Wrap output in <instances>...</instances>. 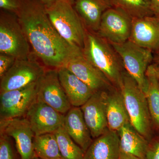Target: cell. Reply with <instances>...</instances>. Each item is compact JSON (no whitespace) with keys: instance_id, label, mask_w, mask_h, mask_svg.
I'll return each mask as SVG.
<instances>
[{"instance_id":"8d00e7d4","label":"cell","mask_w":159,"mask_h":159,"mask_svg":"<svg viewBox=\"0 0 159 159\" xmlns=\"http://www.w3.org/2000/svg\"></svg>"},{"instance_id":"52a82bcc","label":"cell","mask_w":159,"mask_h":159,"mask_svg":"<svg viewBox=\"0 0 159 159\" xmlns=\"http://www.w3.org/2000/svg\"><path fill=\"white\" fill-rule=\"evenodd\" d=\"M32 54L25 59H16L11 68L1 78L0 92L17 89L37 82L46 69Z\"/></svg>"},{"instance_id":"1f68e13d","label":"cell","mask_w":159,"mask_h":159,"mask_svg":"<svg viewBox=\"0 0 159 159\" xmlns=\"http://www.w3.org/2000/svg\"><path fill=\"white\" fill-rule=\"evenodd\" d=\"M140 159L132 155L120 152V159Z\"/></svg>"},{"instance_id":"6da1fadb","label":"cell","mask_w":159,"mask_h":159,"mask_svg":"<svg viewBox=\"0 0 159 159\" xmlns=\"http://www.w3.org/2000/svg\"><path fill=\"white\" fill-rule=\"evenodd\" d=\"M33 53L46 66L64 67L76 48L62 38L52 25L39 0H20L16 13Z\"/></svg>"},{"instance_id":"f1b7e54d","label":"cell","mask_w":159,"mask_h":159,"mask_svg":"<svg viewBox=\"0 0 159 159\" xmlns=\"http://www.w3.org/2000/svg\"><path fill=\"white\" fill-rule=\"evenodd\" d=\"M20 0H0V8L2 10L16 14L20 8Z\"/></svg>"},{"instance_id":"e575fe53","label":"cell","mask_w":159,"mask_h":159,"mask_svg":"<svg viewBox=\"0 0 159 159\" xmlns=\"http://www.w3.org/2000/svg\"><path fill=\"white\" fill-rule=\"evenodd\" d=\"M154 54H155V55H159V49L155 53H154Z\"/></svg>"},{"instance_id":"8fae6325","label":"cell","mask_w":159,"mask_h":159,"mask_svg":"<svg viewBox=\"0 0 159 159\" xmlns=\"http://www.w3.org/2000/svg\"><path fill=\"white\" fill-rule=\"evenodd\" d=\"M37 98L63 115L72 107L60 82L57 69L46 70L39 80Z\"/></svg>"},{"instance_id":"8992f818","label":"cell","mask_w":159,"mask_h":159,"mask_svg":"<svg viewBox=\"0 0 159 159\" xmlns=\"http://www.w3.org/2000/svg\"><path fill=\"white\" fill-rule=\"evenodd\" d=\"M111 44L122 58L125 70L146 94L148 86L146 72L148 66L153 63V52L129 40L121 43Z\"/></svg>"},{"instance_id":"836d02e7","label":"cell","mask_w":159,"mask_h":159,"mask_svg":"<svg viewBox=\"0 0 159 159\" xmlns=\"http://www.w3.org/2000/svg\"><path fill=\"white\" fill-rule=\"evenodd\" d=\"M155 66L156 69L157 73L158 75L159 79V66L157 65L156 64L153 63Z\"/></svg>"},{"instance_id":"5bb4252c","label":"cell","mask_w":159,"mask_h":159,"mask_svg":"<svg viewBox=\"0 0 159 159\" xmlns=\"http://www.w3.org/2000/svg\"><path fill=\"white\" fill-rule=\"evenodd\" d=\"M108 92L99 91L94 93L80 107L93 139L100 136L109 129L106 112Z\"/></svg>"},{"instance_id":"3957f363","label":"cell","mask_w":159,"mask_h":159,"mask_svg":"<svg viewBox=\"0 0 159 159\" xmlns=\"http://www.w3.org/2000/svg\"><path fill=\"white\" fill-rule=\"evenodd\" d=\"M120 90L131 124L150 142L154 136V130L146 95L126 70L123 74Z\"/></svg>"},{"instance_id":"4fadbf2b","label":"cell","mask_w":159,"mask_h":159,"mask_svg":"<svg viewBox=\"0 0 159 159\" xmlns=\"http://www.w3.org/2000/svg\"><path fill=\"white\" fill-rule=\"evenodd\" d=\"M65 116L37 98L25 117L37 136L55 132L64 124Z\"/></svg>"},{"instance_id":"d4e9b609","label":"cell","mask_w":159,"mask_h":159,"mask_svg":"<svg viewBox=\"0 0 159 159\" xmlns=\"http://www.w3.org/2000/svg\"><path fill=\"white\" fill-rule=\"evenodd\" d=\"M111 1L113 7L122 9L132 19L154 16L149 0H111Z\"/></svg>"},{"instance_id":"cb8c5ba5","label":"cell","mask_w":159,"mask_h":159,"mask_svg":"<svg viewBox=\"0 0 159 159\" xmlns=\"http://www.w3.org/2000/svg\"><path fill=\"white\" fill-rule=\"evenodd\" d=\"M62 159H84V152L69 136L64 125L54 133Z\"/></svg>"},{"instance_id":"44dd1931","label":"cell","mask_w":159,"mask_h":159,"mask_svg":"<svg viewBox=\"0 0 159 159\" xmlns=\"http://www.w3.org/2000/svg\"><path fill=\"white\" fill-rule=\"evenodd\" d=\"M106 112L110 130L117 132L125 123L130 122L120 90L114 88L108 92Z\"/></svg>"},{"instance_id":"ba28073f","label":"cell","mask_w":159,"mask_h":159,"mask_svg":"<svg viewBox=\"0 0 159 159\" xmlns=\"http://www.w3.org/2000/svg\"><path fill=\"white\" fill-rule=\"evenodd\" d=\"M37 83L0 92V121L25 116L37 99Z\"/></svg>"},{"instance_id":"e0dca14e","label":"cell","mask_w":159,"mask_h":159,"mask_svg":"<svg viewBox=\"0 0 159 159\" xmlns=\"http://www.w3.org/2000/svg\"><path fill=\"white\" fill-rule=\"evenodd\" d=\"M73 6L86 29L97 33L103 13L113 7L111 0H75Z\"/></svg>"},{"instance_id":"d6a6232c","label":"cell","mask_w":159,"mask_h":159,"mask_svg":"<svg viewBox=\"0 0 159 159\" xmlns=\"http://www.w3.org/2000/svg\"><path fill=\"white\" fill-rule=\"evenodd\" d=\"M153 63L159 66V55L154 54Z\"/></svg>"},{"instance_id":"d590c367","label":"cell","mask_w":159,"mask_h":159,"mask_svg":"<svg viewBox=\"0 0 159 159\" xmlns=\"http://www.w3.org/2000/svg\"><path fill=\"white\" fill-rule=\"evenodd\" d=\"M32 159H40L39 158L37 157H34V158H33Z\"/></svg>"},{"instance_id":"9c48e42d","label":"cell","mask_w":159,"mask_h":159,"mask_svg":"<svg viewBox=\"0 0 159 159\" xmlns=\"http://www.w3.org/2000/svg\"><path fill=\"white\" fill-rule=\"evenodd\" d=\"M64 67L86 84L95 93L116 88L105 75L87 59L81 49H74Z\"/></svg>"},{"instance_id":"d6986e66","label":"cell","mask_w":159,"mask_h":159,"mask_svg":"<svg viewBox=\"0 0 159 159\" xmlns=\"http://www.w3.org/2000/svg\"><path fill=\"white\" fill-rule=\"evenodd\" d=\"M120 149L117 132L107 129L93 139L84 152V159H119Z\"/></svg>"},{"instance_id":"7c38bea8","label":"cell","mask_w":159,"mask_h":159,"mask_svg":"<svg viewBox=\"0 0 159 159\" xmlns=\"http://www.w3.org/2000/svg\"><path fill=\"white\" fill-rule=\"evenodd\" d=\"M0 133L13 139L21 159H32L35 157L33 145L35 134L25 117L0 121Z\"/></svg>"},{"instance_id":"ac0fdd59","label":"cell","mask_w":159,"mask_h":159,"mask_svg":"<svg viewBox=\"0 0 159 159\" xmlns=\"http://www.w3.org/2000/svg\"><path fill=\"white\" fill-rule=\"evenodd\" d=\"M64 125L71 139L85 152L93 139L80 107H71L65 116Z\"/></svg>"},{"instance_id":"9a60e30c","label":"cell","mask_w":159,"mask_h":159,"mask_svg":"<svg viewBox=\"0 0 159 159\" xmlns=\"http://www.w3.org/2000/svg\"><path fill=\"white\" fill-rule=\"evenodd\" d=\"M129 40L155 53L159 49V18L154 16L132 19Z\"/></svg>"},{"instance_id":"4dcf8cb0","label":"cell","mask_w":159,"mask_h":159,"mask_svg":"<svg viewBox=\"0 0 159 159\" xmlns=\"http://www.w3.org/2000/svg\"><path fill=\"white\" fill-rule=\"evenodd\" d=\"M39 1L43 3L45 6H48L58 1H67V2H69L70 3L74 5V2L75 0H39Z\"/></svg>"},{"instance_id":"484cf974","label":"cell","mask_w":159,"mask_h":159,"mask_svg":"<svg viewBox=\"0 0 159 159\" xmlns=\"http://www.w3.org/2000/svg\"><path fill=\"white\" fill-rule=\"evenodd\" d=\"M0 159H21L13 139L0 133Z\"/></svg>"},{"instance_id":"5b68a950","label":"cell","mask_w":159,"mask_h":159,"mask_svg":"<svg viewBox=\"0 0 159 159\" xmlns=\"http://www.w3.org/2000/svg\"><path fill=\"white\" fill-rule=\"evenodd\" d=\"M31 46L14 13L1 9L0 13V53L16 59L32 55Z\"/></svg>"},{"instance_id":"30bf717a","label":"cell","mask_w":159,"mask_h":159,"mask_svg":"<svg viewBox=\"0 0 159 159\" xmlns=\"http://www.w3.org/2000/svg\"><path fill=\"white\" fill-rule=\"evenodd\" d=\"M132 19L122 9L111 7L102 15L97 33L111 43L125 42L130 38Z\"/></svg>"},{"instance_id":"7a4b0ae2","label":"cell","mask_w":159,"mask_h":159,"mask_svg":"<svg viewBox=\"0 0 159 159\" xmlns=\"http://www.w3.org/2000/svg\"><path fill=\"white\" fill-rule=\"evenodd\" d=\"M83 53L116 88L120 90L125 71L122 58L113 46L97 32L86 30Z\"/></svg>"},{"instance_id":"277c9868","label":"cell","mask_w":159,"mask_h":159,"mask_svg":"<svg viewBox=\"0 0 159 159\" xmlns=\"http://www.w3.org/2000/svg\"><path fill=\"white\" fill-rule=\"evenodd\" d=\"M45 6L50 20L59 35L71 47L82 49L86 29L73 4L58 1Z\"/></svg>"},{"instance_id":"4316f807","label":"cell","mask_w":159,"mask_h":159,"mask_svg":"<svg viewBox=\"0 0 159 159\" xmlns=\"http://www.w3.org/2000/svg\"><path fill=\"white\" fill-rule=\"evenodd\" d=\"M146 159H159V133L154 135L149 142Z\"/></svg>"},{"instance_id":"2e32d148","label":"cell","mask_w":159,"mask_h":159,"mask_svg":"<svg viewBox=\"0 0 159 159\" xmlns=\"http://www.w3.org/2000/svg\"><path fill=\"white\" fill-rule=\"evenodd\" d=\"M60 82L72 107H80L95 92L65 67L57 69Z\"/></svg>"},{"instance_id":"603a6c76","label":"cell","mask_w":159,"mask_h":159,"mask_svg":"<svg viewBox=\"0 0 159 159\" xmlns=\"http://www.w3.org/2000/svg\"><path fill=\"white\" fill-rule=\"evenodd\" d=\"M33 145L35 157L40 159H62L54 133L35 136Z\"/></svg>"},{"instance_id":"ffe728a7","label":"cell","mask_w":159,"mask_h":159,"mask_svg":"<svg viewBox=\"0 0 159 159\" xmlns=\"http://www.w3.org/2000/svg\"><path fill=\"white\" fill-rule=\"evenodd\" d=\"M117 133L120 152L140 159H146L149 142L134 128L130 122L124 124Z\"/></svg>"},{"instance_id":"f546056e","label":"cell","mask_w":159,"mask_h":159,"mask_svg":"<svg viewBox=\"0 0 159 159\" xmlns=\"http://www.w3.org/2000/svg\"><path fill=\"white\" fill-rule=\"evenodd\" d=\"M154 15L159 18V0H149Z\"/></svg>"},{"instance_id":"7402d4cb","label":"cell","mask_w":159,"mask_h":159,"mask_svg":"<svg viewBox=\"0 0 159 159\" xmlns=\"http://www.w3.org/2000/svg\"><path fill=\"white\" fill-rule=\"evenodd\" d=\"M146 76L148 86L145 95L154 130L159 133V79L153 63L148 66Z\"/></svg>"},{"instance_id":"83f0119b","label":"cell","mask_w":159,"mask_h":159,"mask_svg":"<svg viewBox=\"0 0 159 159\" xmlns=\"http://www.w3.org/2000/svg\"><path fill=\"white\" fill-rule=\"evenodd\" d=\"M16 60L10 55L0 53V79L11 68Z\"/></svg>"}]
</instances>
